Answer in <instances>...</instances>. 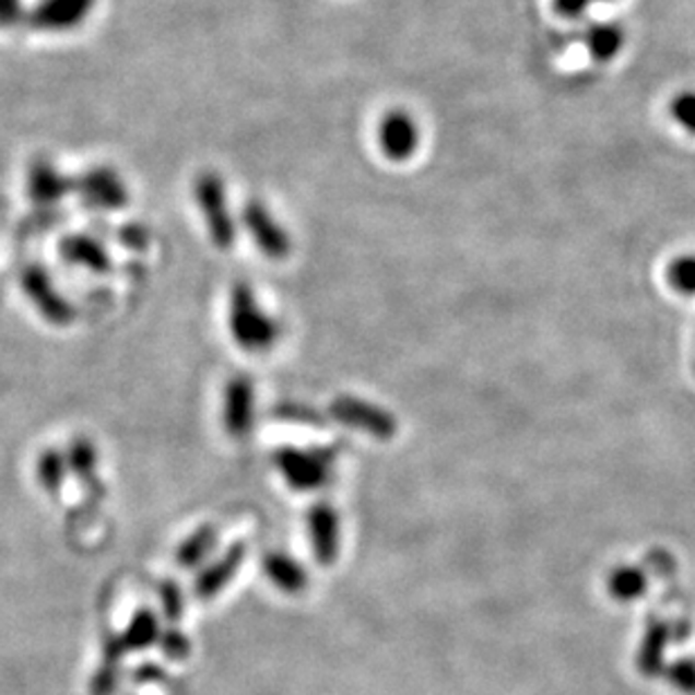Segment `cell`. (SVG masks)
Here are the masks:
<instances>
[{"mask_svg":"<svg viewBox=\"0 0 695 695\" xmlns=\"http://www.w3.org/2000/svg\"><path fill=\"white\" fill-rule=\"evenodd\" d=\"M161 601H163V610L169 622H178L182 614V594L178 590V586L174 584H163L161 586Z\"/></svg>","mask_w":695,"mask_h":695,"instance_id":"cell-28","label":"cell"},{"mask_svg":"<svg viewBox=\"0 0 695 695\" xmlns=\"http://www.w3.org/2000/svg\"><path fill=\"white\" fill-rule=\"evenodd\" d=\"M72 191L95 212H120L131 203L127 180L113 167L99 165L72 180Z\"/></svg>","mask_w":695,"mask_h":695,"instance_id":"cell-4","label":"cell"},{"mask_svg":"<svg viewBox=\"0 0 695 695\" xmlns=\"http://www.w3.org/2000/svg\"><path fill=\"white\" fill-rule=\"evenodd\" d=\"M25 189L32 203L42 208H52L70 195L72 180L50 158L38 156L27 165Z\"/></svg>","mask_w":695,"mask_h":695,"instance_id":"cell-10","label":"cell"},{"mask_svg":"<svg viewBox=\"0 0 695 695\" xmlns=\"http://www.w3.org/2000/svg\"><path fill=\"white\" fill-rule=\"evenodd\" d=\"M667 280L675 293L693 297L695 295V255H684L673 259L667 270Z\"/></svg>","mask_w":695,"mask_h":695,"instance_id":"cell-23","label":"cell"},{"mask_svg":"<svg viewBox=\"0 0 695 695\" xmlns=\"http://www.w3.org/2000/svg\"><path fill=\"white\" fill-rule=\"evenodd\" d=\"M246 558V545L244 543H235L232 545L216 563H212L210 567H205L199 578H197V594L201 599H212L216 597L232 578H235V574L239 572L242 563Z\"/></svg>","mask_w":695,"mask_h":695,"instance_id":"cell-14","label":"cell"},{"mask_svg":"<svg viewBox=\"0 0 695 695\" xmlns=\"http://www.w3.org/2000/svg\"><path fill=\"white\" fill-rule=\"evenodd\" d=\"M125 652H127V648H125L120 637H110L104 644L102 664H99V669H97V673L93 675V682H91V693L93 695H110L115 691Z\"/></svg>","mask_w":695,"mask_h":695,"instance_id":"cell-17","label":"cell"},{"mask_svg":"<svg viewBox=\"0 0 695 695\" xmlns=\"http://www.w3.org/2000/svg\"><path fill=\"white\" fill-rule=\"evenodd\" d=\"M214 545H216V527L205 525V527H201V529H197L195 533H191L185 540V543L178 547L176 561H178L180 567H195L210 554V550Z\"/></svg>","mask_w":695,"mask_h":695,"instance_id":"cell-20","label":"cell"},{"mask_svg":"<svg viewBox=\"0 0 695 695\" xmlns=\"http://www.w3.org/2000/svg\"><path fill=\"white\" fill-rule=\"evenodd\" d=\"M331 414L344 426L358 428L378 439H390L397 431V421L390 412L354 397H338L331 403Z\"/></svg>","mask_w":695,"mask_h":695,"instance_id":"cell-9","label":"cell"},{"mask_svg":"<svg viewBox=\"0 0 695 695\" xmlns=\"http://www.w3.org/2000/svg\"><path fill=\"white\" fill-rule=\"evenodd\" d=\"M592 5V0H554V10L563 19H581L588 8Z\"/></svg>","mask_w":695,"mask_h":695,"instance_id":"cell-31","label":"cell"},{"mask_svg":"<svg viewBox=\"0 0 695 695\" xmlns=\"http://www.w3.org/2000/svg\"><path fill=\"white\" fill-rule=\"evenodd\" d=\"M68 469L80 478L82 482H95V469H97V450L91 439H74L66 452Z\"/></svg>","mask_w":695,"mask_h":695,"instance_id":"cell-21","label":"cell"},{"mask_svg":"<svg viewBox=\"0 0 695 695\" xmlns=\"http://www.w3.org/2000/svg\"><path fill=\"white\" fill-rule=\"evenodd\" d=\"M603 3H610V0H603Z\"/></svg>","mask_w":695,"mask_h":695,"instance_id":"cell-32","label":"cell"},{"mask_svg":"<svg viewBox=\"0 0 695 695\" xmlns=\"http://www.w3.org/2000/svg\"><path fill=\"white\" fill-rule=\"evenodd\" d=\"M66 471H68L66 455H61L59 450H46L42 457H38L36 475L46 491L59 493L66 480Z\"/></svg>","mask_w":695,"mask_h":695,"instance_id":"cell-22","label":"cell"},{"mask_svg":"<svg viewBox=\"0 0 695 695\" xmlns=\"http://www.w3.org/2000/svg\"><path fill=\"white\" fill-rule=\"evenodd\" d=\"M255 423V382L246 374L232 376L223 390V426L235 439L250 435Z\"/></svg>","mask_w":695,"mask_h":695,"instance_id":"cell-8","label":"cell"},{"mask_svg":"<svg viewBox=\"0 0 695 695\" xmlns=\"http://www.w3.org/2000/svg\"><path fill=\"white\" fill-rule=\"evenodd\" d=\"M263 572L280 590L286 594H297L306 586V572L304 567L293 561L288 554L282 552H270L263 556Z\"/></svg>","mask_w":695,"mask_h":695,"instance_id":"cell-15","label":"cell"},{"mask_svg":"<svg viewBox=\"0 0 695 695\" xmlns=\"http://www.w3.org/2000/svg\"><path fill=\"white\" fill-rule=\"evenodd\" d=\"M195 199L201 208L208 237L219 250H229L237 244V221L227 203V191L221 174L201 172L195 180Z\"/></svg>","mask_w":695,"mask_h":695,"instance_id":"cell-2","label":"cell"},{"mask_svg":"<svg viewBox=\"0 0 695 695\" xmlns=\"http://www.w3.org/2000/svg\"><path fill=\"white\" fill-rule=\"evenodd\" d=\"M59 255L63 261L80 266L95 275H106L113 268V259L106 246L99 239L86 235V232H72V235H66L59 242Z\"/></svg>","mask_w":695,"mask_h":695,"instance_id":"cell-12","label":"cell"},{"mask_svg":"<svg viewBox=\"0 0 695 695\" xmlns=\"http://www.w3.org/2000/svg\"><path fill=\"white\" fill-rule=\"evenodd\" d=\"M278 416H284L288 421H302V423H320L322 421V416L316 410L295 405V403H286V405L278 408Z\"/></svg>","mask_w":695,"mask_h":695,"instance_id":"cell-30","label":"cell"},{"mask_svg":"<svg viewBox=\"0 0 695 695\" xmlns=\"http://www.w3.org/2000/svg\"><path fill=\"white\" fill-rule=\"evenodd\" d=\"M158 644H161L163 652L167 655V658H172V660H182V658H187V655H189V641H187V637H185L182 633H178L176 628L161 633Z\"/></svg>","mask_w":695,"mask_h":695,"instance_id":"cell-27","label":"cell"},{"mask_svg":"<svg viewBox=\"0 0 695 695\" xmlns=\"http://www.w3.org/2000/svg\"><path fill=\"white\" fill-rule=\"evenodd\" d=\"M308 531H311V543L316 558L322 565H331L340 545V522L338 514L329 505H318L308 514Z\"/></svg>","mask_w":695,"mask_h":695,"instance_id":"cell-13","label":"cell"},{"mask_svg":"<svg viewBox=\"0 0 695 695\" xmlns=\"http://www.w3.org/2000/svg\"><path fill=\"white\" fill-rule=\"evenodd\" d=\"M626 44V32L616 23H597L586 32V46L594 61L608 63L622 52Z\"/></svg>","mask_w":695,"mask_h":695,"instance_id":"cell-16","label":"cell"},{"mask_svg":"<svg viewBox=\"0 0 695 695\" xmlns=\"http://www.w3.org/2000/svg\"><path fill=\"white\" fill-rule=\"evenodd\" d=\"M275 467L284 480L297 491H314L325 486L329 478V467L333 461L331 450H297L280 448L275 452Z\"/></svg>","mask_w":695,"mask_h":695,"instance_id":"cell-6","label":"cell"},{"mask_svg":"<svg viewBox=\"0 0 695 695\" xmlns=\"http://www.w3.org/2000/svg\"><path fill=\"white\" fill-rule=\"evenodd\" d=\"M242 225L248 229L252 244L270 261H284L293 250L288 229L268 210L266 203L252 199L242 210Z\"/></svg>","mask_w":695,"mask_h":695,"instance_id":"cell-5","label":"cell"},{"mask_svg":"<svg viewBox=\"0 0 695 695\" xmlns=\"http://www.w3.org/2000/svg\"><path fill=\"white\" fill-rule=\"evenodd\" d=\"M122 644L127 650H144L149 646L156 644L161 639V626H158V616L153 614L149 608H142L131 624L127 626V631L120 635Z\"/></svg>","mask_w":695,"mask_h":695,"instance_id":"cell-18","label":"cell"},{"mask_svg":"<svg viewBox=\"0 0 695 695\" xmlns=\"http://www.w3.org/2000/svg\"><path fill=\"white\" fill-rule=\"evenodd\" d=\"M95 5L97 0H36L25 19L38 32L61 34L86 23Z\"/></svg>","mask_w":695,"mask_h":695,"instance_id":"cell-7","label":"cell"},{"mask_svg":"<svg viewBox=\"0 0 695 695\" xmlns=\"http://www.w3.org/2000/svg\"><path fill=\"white\" fill-rule=\"evenodd\" d=\"M25 19L23 0H0V30L19 25Z\"/></svg>","mask_w":695,"mask_h":695,"instance_id":"cell-29","label":"cell"},{"mask_svg":"<svg viewBox=\"0 0 695 695\" xmlns=\"http://www.w3.org/2000/svg\"><path fill=\"white\" fill-rule=\"evenodd\" d=\"M227 327L235 342L248 354L270 352L282 335L280 322L261 306L248 282H237L229 291Z\"/></svg>","mask_w":695,"mask_h":695,"instance_id":"cell-1","label":"cell"},{"mask_svg":"<svg viewBox=\"0 0 695 695\" xmlns=\"http://www.w3.org/2000/svg\"><path fill=\"white\" fill-rule=\"evenodd\" d=\"M646 588V576L635 567H620L610 576V590L616 599L631 601L639 597Z\"/></svg>","mask_w":695,"mask_h":695,"instance_id":"cell-24","label":"cell"},{"mask_svg":"<svg viewBox=\"0 0 695 695\" xmlns=\"http://www.w3.org/2000/svg\"><path fill=\"white\" fill-rule=\"evenodd\" d=\"M671 115L686 133L695 136V93L684 91V93L675 95L671 102Z\"/></svg>","mask_w":695,"mask_h":695,"instance_id":"cell-25","label":"cell"},{"mask_svg":"<svg viewBox=\"0 0 695 695\" xmlns=\"http://www.w3.org/2000/svg\"><path fill=\"white\" fill-rule=\"evenodd\" d=\"M378 140H380V149H382L385 156L394 163H405L416 153L419 142H421V133H419L416 120L412 118L410 113L390 110L380 122Z\"/></svg>","mask_w":695,"mask_h":695,"instance_id":"cell-11","label":"cell"},{"mask_svg":"<svg viewBox=\"0 0 695 695\" xmlns=\"http://www.w3.org/2000/svg\"><path fill=\"white\" fill-rule=\"evenodd\" d=\"M21 288L30 304L52 327H70L76 318L74 306L57 288L55 278L44 263H27L21 273Z\"/></svg>","mask_w":695,"mask_h":695,"instance_id":"cell-3","label":"cell"},{"mask_svg":"<svg viewBox=\"0 0 695 695\" xmlns=\"http://www.w3.org/2000/svg\"><path fill=\"white\" fill-rule=\"evenodd\" d=\"M669 639H671L669 624H652L650 626V631L641 644V650H639V669L646 675H655L662 669V660H664V650H667Z\"/></svg>","mask_w":695,"mask_h":695,"instance_id":"cell-19","label":"cell"},{"mask_svg":"<svg viewBox=\"0 0 695 695\" xmlns=\"http://www.w3.org/2000/svg\"><path fill=\"white\" fill-rule=\"evenodd\" d=\"M669 680L684 693H695V660H680L669 669Z\"/></svg>","mask_w":695,"mask_h":695,"instance_id":"cell-26","label":"cell"}]
</instances>
